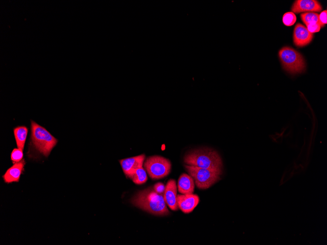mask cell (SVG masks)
I'll use <instances>...</instances> for the list:
<instances>
[{
	"mask_svg": "<svg viewBox=\"0 0 327 245\" xmlns=\"http://www.w3.org/2000/svg\"><path fill=\"white\" fill-rule=\"evenodd\" d=\"M164 200L167 206L172 210L178 209L177 201V185L176 181L169 179L165 186L164 195Z\"/></svg>",
	"mask_w": 327,
	"mask_h": 245,
	"instance_id": "10",
	"label": "cell"
},
{
	"mask_svg": "<svg viewBox=\"0 0 327 245\" xmlns=\"http://www.w3.org/2000/svg\"><path fill=\"white\" fill-rule=\"evenodd\" d=\"M153 188L155 191L158 194L163 195H164L165 186L163 183L161 182H158L154 185Z\"/></svg>",
	"mask_w": 327,
	"mask_h": 245,
	"instance_id": "21",
	"label": "cell"
},
{
	"mask_svg": "<svg viewBox=\"0 0 327 245\" xmlns=\"http://www.w3.org/2000/svg\"><path fill=\"white\" fill-rule=\"evenodd\" d=\"M187 165L222 172L223 164L219 154L210 148L196 149L184 157Z\"/></svg>",
	"mask_w": 327,
	"mask_h": 245,
	"instance_id": "2",
	"label": "cell"
},
{
	"mask_svg": "<svg viewBox=\"0 0 327 245\" xmlns=\"http://www.w3.org/2000/svg\"><path fill=\"white\" fill-rule=\"evenodd\" d=\"M145 158L144 154L120 160V163L126 176L131 178L138 168L142 166Z\"/></svg>",
	"mask_w": 327,
	"mask_h": 245,
	"instance_id": "7",
	"label": "cell"
},
{
	"mask_svg": "<svg viewBox=\"0 0 327 245\" xmlns=\"http://www.w3.org/2000/svg\"><path fill=\"white\" fill-rule=\"evenodd\" d=\"M131 202L135 206L154 215L166 216L169 214L164 195L150 187L138 192Z\"/></svg>",
	"mask_w": 327,
	"mask_h": 245,
	"instance_id": "1",
	"label": "cell"
},
{
	"mask_svg": "<svg viewBox=\"0 0 327 245\" xmlns=\"http://www.w3.org/2000/svg\"><path fill=\"white\" fill-rule=\"evenodd\" d=\"M179 192L184 195L193 194L194 189L193 178L187 174H182L178 181Z\"/></svg>",
	"mask_w": 327,
	"mask_h": 245,
	"instance_id": "13",
	"label": "cell"
},
{
	"mask_svg": "<svg viewBox=\"0 0 327 245\" xmlns=\"http://www.w3.org/2000/svg\"><path fill=\"white\" fill-rule=\"evenodd\" d=\"M189 175L194 179L196 186L206 189L220 180L222 172L188 165H185Z\"/></svg>",
	"mask_w": 327,
	"mask_h": 245,
	"instance_id": "5",
	"label": "cell"
},
{
	"mask_svg": "<svg viewBox=\"0 0 327 245\" xmlns=\"http://www.w3.org/2000/svg\"><path fill=\"white\" fill-rule=\"evenodd\" d=\"M25 164L23 159L20 162L14 163L3 175L2 178L4 182L6 183L18 182L23 171Z\"/></svg>",
	"mask_w": 327,
	"mask_h": 245,
	"instance_id": "12",
	"label": "cell"
},
{
	"mask_svg": "<svg viewBox=\"0 0 327 245\" xmlns=\"http://www.w3.org/2000/svg\"><path fill=\"white\" fill-rule=\"evenodd\" d=\"M313 35L310 33L303 24L298 23L294 27L293 42L296 46L303 47L309 44L313 39Z\"/></svg>",
	"mask_w": 327,
	"mask_h": 245,
	"instance_id": "8",
	"label": "cell"
},
{
	"mask_svg": "<svg viewBox=\"0 0 327 245\" xmlns=\"http://www.w3.org/2000/svg\"><path fill=\"white\" fill-rule=\"evenodd\" d=\"M297 18L294 13L292 12H286L282 17V22L286 26H291L296 22Z\"/></svg>",
	"mask_w": 327,
	"mask_h": 245,
	"instance_id": "17",
	"label": "cell"
},
{
	"mask_svg": "<svg viewBox=\"0 0 327 245\" xmlns=\"http://www.w3.org/2000/svg\"><path fill=\"white\" fill-rule=\"evenodd\" d=\"M327 11H322L319 16V23L321 27H323L327 22Z\"/></svg>",
	"mask_w": 327,
	"mask_h": 245,
	"instance_id": "20",
	"label": "cell"
},
{
	"mask_svg": "<svg viewBox=\"0 0 327 245\" xmlns=\"http://www.w3.org/2000/svg\"><path fill=\"white\" fill-rule=\"evenodd\" d=\"M307 30L311 33L318 32L320 30L321 26L319 23L309 24L306 25Z\"/></svg>",
	"mask_w": 327,
	"mask_h": 245,
	"instance_id": "19",
	"label": "cell"
},
{
	"mask_svg": "<svg viewBox=\"0 0 327 245\" xmlns=\"http://www.w3.org/2000/svg\"><path fill=\"white\" fill-rule=\"evenodd\" d=\"M144 166L150 177L157 179L163 178L169 174L171 164L168 159L154 156L146 158Z\"/></svg>",
	"mask_w": 327,
	"mask_h": 245,
	"instance_id": "6",
	"label": "cell"
},
{
	"mask_svg": "<svg viewBox=\"0 0 327 245\" xmlns=\"http://www.w3.org/2000/svg\"><path fill=\"white\" fill-rule=\"evenodd\" d=\"M319 14L315 12H306L301 14L300 17L306 25L309 24L319 23Z\"/></svg>",
	"mask_w": 327,
	"mask_h": 245,
	"instance_id": "16",
	"label": "cell"
},
{
	"mask_svg": "<svg viewBox=\"0 0 327 245\" xmlns=\"http://www.w3.org/2000/svg\"><path fill=\"white\" fill-rule=\"evenodd\" d=\"M177 201L178 207L185 213L192 212L199 202V198L197 195H178Z\"/></svg>",
	"mask_w": 327,
	"mask_h": 245,
	"instance_id": "11",
	"label": "cell"
},
{
	"mask_svg": "<svg viewBox=\"0 0 327 245\" xmlns=\"http://www.w3.org/2000/svg\"><path fill=\"white\" fill-rule=\"evenodd\" d=\"M31 143L45 157H47L57 143V139L44 127L31 121Z\"/></svg>",
	"mask_w": 327,
	"mask_h": 245,
	"instance_id": "3",
	"label": "cell"
},
{
	"mask_svg": "<svg viewBox=\"0 0 327 245\" xmlns=\"http://www.w3.org/2000/svg\"><path fill=\"white\" fill-rule=\"evenodd\" d=\"M18 148L23 150L28 133V129L24 126H17L13 129Z\"/></svg>",
	"mask_w": 327,
	"mask_h": 245,
	"instance_id": "14",
	"label": "cell"
},
{
	"mask_svg": "<svg viewBox=\"0 0 327 245\" xmlns=\"http://www.w3.org/2000/svg\"><path fill=\"white\" fill-rule=\"evenodd\" d=\"M23 151L19 148L14 149L11 154V160L13 163L18 162L23 160Z\"/></svg>",
	"mask_w": 327,
	"mask_h": 245,
	"instance_id": "18",
	"label": "cell"
},
{
	"mask_svg": "<svg viewBox=\"0 0 327 245\" xmlns=\"http://www.w3.org/2000/svg\"><path fill=\"white\" fill-rule=\"evenodd\" d=\"M132 181L136 184H140L145 183L147 180L145 170L142 167L136 170L133 176L131 177Z\"/></svg>",
	"mask_w": 327,
	"mask_h": 245,
	"instance_id": "15",
	"label": "cell"
},
{
	"mask_svg": "<svg viewBox=\"0 0 327 245\" xmlns=\"http://www.w3.org/2000/svg\"><path fill=\"white\" fill-rule=\"evenodd\" d=\"M322 7L320 3L316 0H297L291 7L293 13L304 12H320Z\"/></svg>",
	"mask_w": 327,
	"mask_h": 245,
	"instance_id": "9",
	"label": "cell"
},
{
	"mask_svg": "<svg viewBox=\"0 0 327 245\" xmlns=\"http://www.w3.org/2000/svg\"><path fill=\"white\" fill-rule=\"evenodd\" d=\"M279 56L283 68L291 74L304 72L305 63L303 56L295 49L289 46L282 47Z\"/></svg>",
	"mask_w": 327,
	"mask_h": 245,
	"instance_id": "4",
	"label": "cell"
}]
</instances>
